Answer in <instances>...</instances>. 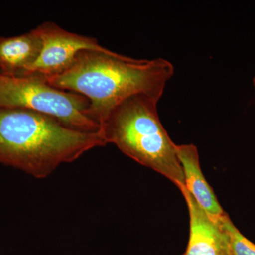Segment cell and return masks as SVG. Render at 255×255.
<instances>
[{
    "instance_id": "7a4b0ae2",
    "label": "cell",
    "mask_w": 255,
    "mask_h": 255,
    "mask_svg": "<svg viewBox=\"0 0 255 255\" xmlns=\"http://www.w3.org/2000/svg\"><path fill=\"white\" fill-rule=\"evenodd\" d=\"M106 145L101 131L73 130L33 111L0 109V164L38 179Z\"/></svg>"
},
{
    "instance_id": "ba28073f",
    "label": "cell",
    "mask_w": 255,
    "mask_h": 255,
    "mask_svg": "<svg viewBox=\"0 0 255 255\" xmlns=\"http://www.w3.org/2000/svg\"><path fill=\"white\" fill-rule=\"evenodd\" d=\"M176 149L187 190L207 214L214 219H219L226 212L201 171L197 147L193 144H188L177 145Z\"/></svg>"
},
{
    "instance_id": "5b68a950",
    "label": "cell",
    "mask_w": 255,
    "mask_h": 255,
    "mask_svg": "<svg viewBox=\"0 0 255 255\" xmlns=\"http://www.w3.org/2000/svg\"><path fill=\"white\" fill-rule=\"evenodd\" d=\"M36 29L42 41L41 53L21 77L46 78L55 76L67 70L82 50H107L100 46L96 38L66 31L50 21L42 23Z\"/></svg>"
},
{
    "instance_id": "9c48e42d",
    "label": "cell",
    "mask_w": 255,
    "mask_h": 255,
    "mask_svg": "<svg viewBox=\"0 0 255 255\" xmlns=\"http://www.w3.org/2000/svg\"><path fill=\"white\" fill-rule=\"evenodd\" d=\"M219 219L227 234L230 255H255V244L247 239L240 232L239 230L233 224L229 216L225 213Z\"/></svg>"
},
{
    "instance_id": "8992f818",
    "label": "cell",
    "mask_w": 255,
    "mask_h": 255,
    "mask_svg": "<svg viewBox=\"0 0 255 255\" xmlns=\"http://www.w3.org/2000/svg\"><path fill=\"white\" fill-rule=\"evenodd\" d=\"M187 202L190 233L184 255H231L228 238L220 218L211 217L196 202L187 188L181 189Z\"/></svg>"
},
{
    "instance_id": "277c9868",
    "label": "cell",
    "mask_w": 255,
    "mask_h": 255,
    "mask_svg": "<svg viewBox=\"0 0 255 255\" xmlns=\"http://www.w3.org/2000/svg\"><path fill=\"white\" fill-rule=\"evenodd\" d=\"M0 109H24L56 119L80 131H101L89 114L90 101L73 92L52 87L36 76L8 78L0 75Z\"/></svg>"
},
{
    "instance_id": "52a82bcc",
    "label": "cell",
    "mask_w": 255,
    "mask_h": 255,
    "mask_svg": "<svg viewBox=\"0 0 255 255\" xmlns=\"http://www.w3.org/2000/svg\"><path fill=\"white\" fill-rule=\"evenodd\" d=\"M42 41L36 28L19 36L0 37V75L19 78L39 57Z\"/></svg>"
},
{
    "instance_id": "30bf717a",
    "label": "cell",
    "mask_w": 255,
    "mask_h": 255,
    "mask_svg": "<svg viewBox=\"0 0 255 255\" xmlns=\"http://www.w3.org/2000/svg\"><path fill=\"white\" fill-rule=\"evenodd\" d=\"M254 85H255V78L254 79Z\"/></svg>"
},
{
    "instance_id": "3957f363",
    "label": "cell",
    "mask_w": 255,
    "mask_h": 255,
    "mask_svg": "<svg viewBox=\"0 0 255 255\" xmlns=\"http://www.w3.org/2000/svg\"><path fill=\"white\" fill-rule=\"evenodd\" d=\"M159 101L145 95H132L115 107L101 125L107 144L113 143L139 164L186 187L177 145L166 131L157 113Z\"/></svg>"
},
{
    "instance_id": "6da1fadb",
    "label": "cell",
    "mask_w": 255,
    "mask_h": 255,
    "mask_svg": "<svg viewBox=\"0 0 255 255\" xmlns=\"http://www.w3.org/2000/svg\"><path fill=\"white\" fill-rule=\"evenodd\" d=\"M174 68L164 58L135 59L107 49L82 50L63 73L42 78L52 87L90 101L89 114L102 125L126 99L145 95L159 101Z\"/></svg>"
}]
</instances>
